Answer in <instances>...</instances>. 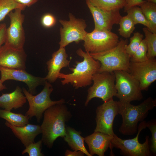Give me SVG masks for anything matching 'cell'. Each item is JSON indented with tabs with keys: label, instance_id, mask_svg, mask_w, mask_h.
<instances>
[{
	"label": "cell",
	"instance_id": "7c38bea8",
	"mask_svg": "<svg viewBox=\"0 0 156 156\" xmlns=\"http://www.w3.org/2000/svg\"><path fill=\"white\" fill-rule=\"evenodd\" d=\"M8 14L10 20L9 27L7 29L6 36L4 44L13 48L23 49L25 41V33L23 26L25 15L21 13L23 10L16 8Z\"/></svg>",
	"mask_w": 156,
	"mask_h": 156
},
{
	"label": "cell",
	"instance_id": "603a6c76",
	"mask_svg": "<svg viewBox=\"0 0 156 156\" xmlns=\"http://www.w3.org/2000/svg\"><path fill=\"white\" fill-rule=\"evenodd\" d=\"M0 118L16 126H24L29 122V118L21 114L16 113L5 109H0Z\"/></svg>",
	"mask_w": 156,
	"mask_h": 156
},
{
	"label": "cell",
	"instance_id": "3957f363",
	"mask_svg": "<svg viewBox=\"0 0 156 156\" xmlns=\"http://www.w3.org/2000/svg\"><path fill=\"white\" fill-rule=\"evenodd\" d=\"M119 114L122 118L119 132L125 135H132L138 131L139 122L147 116L150 110L156 106V100L149 97L137 105L130 103L118 101Z\"/></svg>",
	"mask_w": 156,
	"mask_h": 156
},
{
	"label": "cell",
	"instance_id": "74e56055",
	"mask_svg": "<svg viewBox=\"0 0 156 156\" xmlns=\"http://www.w3.org/2000/svg\"><path fill=\"white\" fill-rule=\"evenodd\" d=\"M3 82L0 79V91H2L6 89L5 86L3 84Z\"/></svg>",
	"mask_w": 156,
	"mask_h": 156
},
{
	"label": "cell",
	"instance_id": "277c9868",
	"mask_svg": "<svg viewBox=\"0 0 156 156\" xmlns=\"http://www.w3.org/2000/svg\"><path fill=\"white\" fill-rule=\"evenodd\" d=\"M128 41L121 39L115 47L104 51L90 53L95 60L100 63L98 72H114L123 70L129 73L130 57L127 53L126 47Z\"/></svg>",
	"mask_w": 156,
	"mask_h": 156
},
{
	"label": "cell",
	"instance_id": "5b68a950",
	"mask_svg": "<svg viewBox=\"0 0 156 156\" xmlns=\"http://www.w3.org/2000/svg\"><path fill=\"white\" fill-rule=\"evenodd\" d=\"M92 81L93 84L88 90L85 106H87L90 101L94 98H100L106 102L116 96L117 90L114 72H98L93 75Z\"/></svg>",
	"mask_w": 156,
	"mask_h": 156
},
{
	"label": "cell",
	"instance_id": "e0dca14e",
	"mask_svg": "<svg viewBox=\"0 0 156 156\" xmlns=\"http://www.w3.org/2000/svg\"><path fill=\"white\" fill-rule=\"evenodd\" d=\"M67 57L64 47H60L52 54L51 58L47 62L48 72L45 78L47 81L54 82L58 78L61 70L69 66L71 59L68 60Z\"/></svg>",
	"mask_w": 156,
	"mask_h": 156
},
{
	"label": "cell",
	"instance_id": "8d00e7d4",
	"mask_svg": "<svg viewBox=\"0 0 156 156\" xmlns=\"http://www.w3.org/2000/svg\"><path fill=\"white\" fill-rule=\"evenodd\" d=\"M85 154L81 151H71L67 150L65 151V155L66 156H83Z\"/></svg>",
	"mask_w": 156,
	"mask_h": 156
},
{
	"label": "cell",
	"instance_id": "1f68e13d",
	"mask_svg": "<svg viewBox=\"0 0 156 156\" xmlns=\"http://www.w3.org/2000/svg\"><path fill=\"white\" fill-rule=\"evenodd\" d=\"M147 127L150 130L151 133L150 150L154 155L156 153V122L153 120L147 122Z\"/></svg>",
	"mask_w": 156,
	"mask_h": 156
},
{
	"label": "cell",
	"instance_id": "7a4b0ae2",
	"mask_svg": "<svg viewBox=\"0 0 156 156\" xmlns=\"http://www.w3.org/2000/svg\"><path fill=\"white\" fill-rule=\"evenodd\" d=\"M77 55L83 58L81 62L76 61L75 68H69L72 73L65 74L60 73L58 78L63 85L70 83L75 89L85 87L90 85L93 75L98 72L101 66L100 62L95 60L87 52L79 48L76 51Z\"/></svg>",
	"mask_w": 156,
	"mask_h": 156
},
{
	"label": "cell",
	"instance_id": "4dcf8cb0",
	"mask_svg": "<svg viewBox=\"0 0 156 156\" xmlns=\"http://www.w3.org/2000/svg\"><path fill=\"white\" fill-rule=\"evenodd\" d=\"M42 142L40 140L36 143H33L25 147V148L22 152L23 155L27 153L29 156H43L44 155L41 152Z\"/></svg>",
	"mask_w": 156,
	"mask_h": 156
},
{
	"label": "cell",
	"instance_id": "f546056e",
	"mask_svg": "<svg viewBox=\"0 0 156 156\" xmlns=\"http://www.w3.org/2000/svg\"><path fill=\"white\" fill-rule=\"evenodd\" d=\"M143 38V34L138 32L134 33L131 38L129 43L126 47V52L130 58L140 45Z\"/></svg>",
	"mask_w": 156,
	"mask_h": 156
},
{
	"label": "cell",
	"instance_id": "9c48e42d",
	"mask_svg": "<svg viewBox=\"0 0 156 156\" xmlns=\"http://www.w3.org/2000/svg\"><path fill=\"white\" fill-rule=\"evenodd\" d=\"M68 16L69 21L59 20L62 25L60 28V47L65 48L73 42L79 43L84 40L87 33L85 30L87 25L85 20L76 18L71 13H69Z\"/></svg>",
	"mask_w": 156,
	"mask_h": 156
},
{
	"label": "cell",
	"instance_id": "9a60e30c",
	"mask_svg": "<svg viewBox=\"0 0 156 156\" xmlns=\"http://www.w3.org/2000/svg\"><path fill=\"white\" fill-rule=\"evenodd\" d=\"M1 79L5 81L13 80L23 82L27 86L29 92L34 94L38 86L44 84L47 80L45 77L34 76L22 69L10 68L0 66Z\"/></svg>",
	"mask_w": 156,
	"mask_h": 156
},
{
	"label": "cell",
	"instance_id": "5bb4252c",
	"mask_svg": "<svg viewBox=\"0 0 156 156\" xmlns=\"http://www.w3.org/2000/svg\"><path fill=\"white\" fill-rule=\"evenodd\" d=\"M86 2L94 19V29L111 31L114 25L119 24L122 17L120 10H105L94 6L87 0Z\"/></svg>",
	"mask_w": 156,
	"mask_h": 156
},
{
	"label": "cell",
	"instance_id": "44dd1931",
	"mask_svg": "<svg viewBox=\"0 0 156 156\" xmlns=\"http://www.w3.org/2000/svg\"><path fill=\"white\" fill-rule=\"evenodd\" d=\"M81 132L69 126H66V134L63 137L70 148L74 151H81L88 156H91L86 149L84 144V138Z\"/></svg>",
	"mask_w": 156,
	"mask_h": 156
},
{
	"label": "cell",
	"instance_id": "cb8c5ba5",
	"mask_svg": "<svg viewBox=\"0 0 156 156\" xmlns=\"http://www.w3.org/2000/svg\"><path fill=\"white\" fill-rule=\"evenodd\" d=\"M94 6L103 10H120L124 8L125 0H87Z\"/></svg>",
	"mask_w": 156,
	"mask_h": 156
},
{
	"label": "cell",
	"instance_id": "6da1fadb",
	"mask_svg": "<svg viewBox=\"0 0 156 156\" xmlns=\"http://www.w3.org/2000/svg\"><path fill=\"white\" fill-rule=\"evenodd\" d=\"M62 104L53 105L44 113V119L40 126L42 140L48 148H51L58 137L66 134V123L71 118V114Z\"/></svg>",
	"mask_w": 156,
	"mask_h": 156
},
{
	"label": "cell",
	"instance_id": "8992f818",
	"mask_svg": "<svg viewBox=\"0 0 156 156\" xmlns=\"http://www.w3.org/2000/svg\"><path fill=\"white\" fill-rule=\"evenodd\" d=\"M50 83L46 81L42 90L36 96L31 94L23 88L22 91L29 104V108L25 115L29 118L35 116L37 122H39L44 111L51 106L57 104L64 103L65 100L62 99L57 101H52L50 95L53 90Z\"/></svg>",
	"mask_w": 156,
	"mask_h": 156
},
{
	"label": "cell",
	"instance_id": "8fae6325",
	"mask_svg": "<svg viewBox=\"0 0 156 156\" xmlns=\"http://www.w3.org/2000/svg\"><path fill=\"white\" fill-rule=\"evenodd\" d=\"M96 126L94 131L113 136V124L115 117L119 114L118 101L112 99L98 106L96 110Z\"/></svg>",
	"mask_w": 156,
	"mask_h": 156
},
{
	"label": "cell",
	"instance_id": "836d02e7",
	"mask_svg": "<svg viewBox=\"0 0 156 156\" xmlns=\"http://www.w3.org/2000/svg\"><path fill=\"white\" fill-rule=\"evenodd\" d=\"M145 1L144 0H125L124 7V12H126L128 10L133 6H139Z\"/></svg>",
	"mask_w": 156,
	"mask_h": 156
},
{
	"label": "cell",
	"instance_id": "2e32d148",
	"mask_svg": "<svg viewBox=\"0 0 156 156\" xmlns=\"http://www.w3.org/2000/svg\"><path fill=\"white\" fill-rule=\"evenodd\" d=\"M26 57L23 49H16L5 44L0 48V66L25 70Z\"/></svg>",
	"mask_w": 156,
	"mask_h": 156
},
{
	"label": "cell",
	"instance_id": "f35d334b",
	"mask_svg": "<svg viewBox=\"0 0 156 156\" xmlns=\"http://www.w3.org/2000/svg\"><path fill=\"white\" fill-rule=\"evenodd\" d=\"M144 1L156 3V0H144Z\"/></svg>",
	"mask_w": 156,
	"mask_h": 156
},
{
	"label": "cell",
	"instance_id": "52a82bcc",
	"mask_svg": "<svg viewBox=\"0 0 156 156\" xmlns=\"http://www.w3.org/2000/svg\"><path fill=\"white\" fill-rule=\"evenodd\" d=\"M146 127L147 122L144 120L141 122L138 126L136 136L131 139H122L114 134L111 141L112 148L120 149V154L125 156H151L149 136H146L145 141L143 143H140L138 140L140 132Z\"/></svg>",
	"mask_w": 156,
	"mask_h": 156
},
{
	"label": "cell",
	"instance_id": "30bf717a",
	"mask_svg": "<svg viewBox=\"0 0 156 156\" xmlns=\"http://www.w3.org/2000/svg\"><path fill=\"white\" fill-rule=\"evenodd\" d=\"M83 41L86 51L90 53L109 50L116 46L119 41L118 36L111 31L94 29L87 32Z\"/></svg>",
	"mask_w": 156,
	"mask_h": 156
},
{
	"label": "cell",
	"instance_id": "d4e9b609",
	"mask_svg": "<svg viewBox=\"0 0 156 156\" xmlns=\"http://www.w3.org/2000/svg\"><path fill=\"white\" fill-rule=\"evenodd\" d=\"M118 24L120 35L126 39L129 38L135 29V25L131 17L127 14L122 16Z\"/></svg>",
	"mask_w": 156,
	"mask_h": 156
},
{
	"label": "cell",
	"instance_id": "f1b7e54d",
	"mask_svg": "<svg viewBox=\"0 0 156 156\" xmlns=\"http://www.w3.org/2000/svg\"><path fill=\"white\" fill-rule=\"evenodd\" d=\"M147 47L144 39L141 41L140 45L130 59V62L141 63L148 60L147 56Z\"/></svg>",
	"mask_w": 156,
	"mask_h": 156
},
{
	"label": "cell",
	"instance_id": "83f0119b",
	"mask_svg": "<svg viewBox=\"0 0 156 156\" xmlns=\"http://www.w3.org/2000/svg\"><path fill=\"white\" fill-rule=\"evenodd\" d=\"M126 12L131 18L135 25L140 24L149 29L148 23L139 6H133L128 10Z\"/></svg>",
	"mask_w": 156,
	"mask_h": 156
},
{
	"label": "cell",
	"instance_id": "ffe728a7",
	"mask_svg": "<svg viewBox=\"0 0 156 156\" xmlns=\"http://www.w3.org/2000/svg\"><path fill=\"white\" fill-rule=\"evenodd\" d=\"M21 88L17 86L13 92L8 93H2L0 96V107L11 111L21 107L26 103L27 99L22 93Z\"/></svg>",
	"mask_w": 156,
	"mask_h": 156
},
{
	"label": "cell",
	"instance_id": "4316f807",
	"mask_svg": "<svg viewBox=\"0 0 156 156\" xmlns=\"http://www.w3.org/2000/svg\"><path fill=\"white\" fill-rule=\"evenodd\" d=\"M26 7L16 2L14 0H0V22L13 10L20 8L24 10Z\"/></svg>",
	"mask_w": 156,
	"mask_h": 156
},
{
	"label": "cell",
	"instance_id": "4fadbf2b",
	"mask_svg": "<svg viewBox=\"0 0 156 156\" xmlns=\"http://www.w3.org/2000/svg\"><path fill=\"white\" fill-rule=\"evenodd\" d=\"M129 73L139 82L141 91L147 90L156 80V59L141 63L130 62Z\"/></svg>",
	"mask_w": 156,
	"mask_h": 156
},
{
	"label": "cell",
	"instance_id": "d590c367",
	"mask_svg": "<svg viewBox=\"0 0 156 156\" xmlns=\"http://www.w3.org/2000/svg\"><path fill=\"white\" fill-rule=\"evenodd\" d=\"M16 2L26 7H29L34 4L39 0H14Z\"/></svg>",
	"mask_w": 156,
	"mask_h": 156
},
{
	"label": "cell",
	"instance_id": "d6986e66",
	"mask_svg": "<svg viewBox=\"0 0 156 156\" xmlns=\"http://www.w3.org/2000/svg\"><path fill=\"white\" fill-rule=\"evenodd\" d=\"M5 125L11 129L15 135L26 147L34 142L36 136L41 133L40 126L28 123L22 126H14L7 121Z\"/></svg>",
	"mask_w": 156,
	"mask_h": 156
},
{
	"label": "cell",
	"instance_id": "d6a6232c",
	"mask_svg": "<svg viewBox=\"0 0 156 156\" xmlns=\"http://www.w3.org/2000/svg\"><path fill=\"white\" fill-rule=\"evenodd\" d=\"M41 22L44 27L49 28L55 25L56 22V19L53 15L50 13H47L42 16Z\"/></svg>",
	"mask_w": 156,
	"mask_h": 156
},
{
	"label": "cell",
	"instance_id": "484cf974",
	"mask_svg": "<svg viewBox=\"0 0 156 156\" xmlns=\"http://www.w3.org/2000/svg\"><path fill=\"white\" fill-rule=\"evenodd\" d=\"M147 47V56L148 59L156 56V34L151 31L146 27L142 29Z\"/></svg>",
	"mask_w": 156,
	"mask_h": 156
},
{
	"label": "cell",
	"instance_id": "ba28073f",
	"mask_svg": "<svg viewBox=\"0 0 156 156\" xmlns=\"http://www.w3.org/2000/svg\"><path fill=\"white\" fill-rule=\"evenodd\" d=\"M114 73L117 90L116 96L119 101L131 103L142 99L143 96L138 80L126 71L117 70Z\"/></svg>",
	"mask_w": 156,
	"mask_h": 156
},
{
	"label": "cell",
	"instance_id": "e575fe53",
	"mask_svg": "<svg viewBox=\"0 0 156 156\" xmlns=\"http://www.w3.org/2000/svg\"><path fill=\"white\" fill-rule=\"evenodd\" d=\"M7 29L5 23H2L0 24V48L5 42Z\"/></svg>",
	"mask_w": 156,
	"mask_h": 156
},
{
	"label": "cell",
	"instance_id": "ac0fdd59",
	"mask_svg": "<svg viewBox=\"0 0 156 156\" xmlns=\"http://www.w3.org/2000/svg\"><path fill=\"white\" fill-rule=\"evenodd\" d=\"M112 136L98 131L84 138V141L88 147L89 153L91 156L95 154L104 156L105 152L109 148L111 155H113L111 140Z\"/></svg>",
	"mask_w": 156,
	"mask_h": 156
},
{
	"label": "cell",
	"instance_id": "7402d4cb",
	"mask_svg": "<svg viewBox=\"0 0 156 156\" xmlns=\"http://www.w3.org/2000/svg\"><path fill=\"white\" fill-rule=\"evenodd\" d=\"M139 6L148 23V29L156 34V3L145 1Z\"/></svg>",
	"mask_w": 156,
	"mask_h": 156
}]
</instances>
